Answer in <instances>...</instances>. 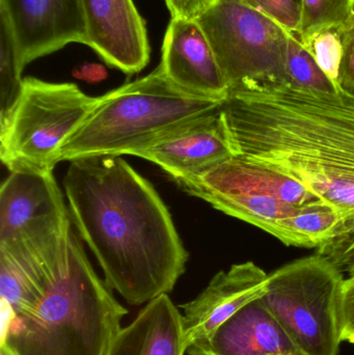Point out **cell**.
Returning <instances> with one entry per match:
<instances>
[{"label":"cell","instance_id":"1","mask_svg":"<svg viewBox=\"0 0 354 355\" xmlns=\"http://www.w3.org/2000/svg\"><path fill=\"white\" fill-rule=\"evenodd\" d=\"M220 114L234 157L297 180L338 213L336 237L316 252L341 270L354 257V94L251 81Z\"/></svg>","mask_w":354,"mask_h":355},{"label":"cell","instance_id":"2","mask_svg":"<svg viewBox=\"0 0 354 355\" xmlns=\"http://www.w3.org/2000/svg\"><path fill=\"white\" fill-rule=\"evenodd\" d=\"M69 162L64 187L71 218L108 287L136 306L170 293L188 252L153 185L121 156Z\"/></svg>","mask_w":354,"mask_h":355},{"label":"cell","instance_id":"3","mask_svg":"<svg viewBox=\"0 0 354 355\" xmlns=\"http://www.w3.org/2000/svg\"><path fill=\"white\" fill-rule=\"evenodd\" d=\"M1 355H107L128 314L73 234L68 267L41 275L0 256Z\"/></svg>","mask_w":354,"mask_h":355},{"label":"cell","instance_id":"4","mask_svg":"<svg viewBox=\"0 0 354 355\" xmlns=\"http://www.w3.org/2000/svg\"><path fill=\"white\" fill-rule=\"evenodd\" d=\"M224 100L187 93L156 68L100 97L99 103L62 150V162L130 155L163 133L220 110Z\"/></svg>","mask_w":354,"mask_h":355},{"label":"cell","instance_id":"5","mask_svg":"<svg viewBox=\"0 0 354 355\" xmlns=\"http://www.w3.org/2000/svg\"><path fill=\"white\" fill-rule=\"evenodd\" d=\"M100 97L70 83L25 77L12 105L0 114V159L10 173L51 174L62 148L82 126Z\"/></svg>","mask_w":354,"mask_h":355},{"label":"cell","instance_id":"6","mask_svg":"<svg viewBox=\"0 0 354 355\" xmlns=\"http://www.w3.org/2000/svg\"><path fill=\"white\" fill-rule=\"evenodd\" d=\"M344 273L315 254L268 275L261 302L306 355H338Z\"/></svg>","mask_w":354,"mask_h":355},{"label":"cell","instance_id":"7","mask_svg":"<svg viewBox=\"0 0 354 355\" xmlns=\"http://www.w3.org/2000/svg\"><path fill=\"white\" fill-rule=\"evenodd\" d=\"M71 219L53 173H10L0 188V254L37 270L66 268Z\"/></svg>","mask_w":354,"mask_h":355},{"label":"cell","instance_id":"8","mask_svg":"<svg viewBox=\"0 0 354 355\" xmlns=\"http://www.w3.org/2000/svg\"><path fill=\"white\" fill-rule=\"evenodd\" d=\"M197 21L229 91L251 81L288 83L290 31L282 25L237 0H218Z\"/></svg>","mask_w":354,"mask_h":355},{"label":"cell","instance_id":"9","mask_svg":"<svg viewBox=\"0 0 354 355\" xmlns=\"http://www.w3.org/2000/svg\"><path fill=\"white\" fill-rule=\"evenodd\" d=\"M174 181L186 193L274 237L278 223L297 208L285 204L297 192L292 178L234 156L201 174Z\"/></svg>","mask_w":354,"mask_h":355},{"label":"cell","instance_id":"10","mask_svg":"<svg viewBox=\"0 0 354 355\" xmlns=\"http://www.w3.org/2000/svg\"><path fill=\"white\" fill-rule=\"evenodd\" d=\"M0 21L12 35L21 73L69 44L87 45L79 0H0Z\"/></svg>","mask_w":354,"mask_h":355},{"label":"cell","instance_id":"11","mask_svg":"<svg viewBox=\"0 0 354 355\" xmlns=\"http://www.w3.org/2000/svg\"><path fill=\"white\" fill-rule=\"evenodd\" d=\"M87 45L105 64L128 75L148 66L151 46L147 22L133 0H79Z\"/></svg>","mask_w":354,"mask_h":355},{"label":"cell","instance_id":"12","mask_svg":"<svg viewBox=\"0 0 354 355\" xmlns=\"http://www.w3.org/2000/svg\"><path fill=\"white\" fill-rule=\"evenodd\" d=\"M172 180L193 176L233 157L220 110L193 119L135 150Z\"/></svg>","mask_w":354,"mask_h":355},{"label":"cell","instance_id":"13","mask_svg":"<svg viewBox=\"0 0 354 355\" xmlns=\"http://www.w3.org/2000/svg\"><path fill=\"white\" fill-rule=\"evenodd\" d=\"M267 281V273L254 262L216 273L197 298L181 306L187 348L208 339L240 309L262 297Z\"/></svg>","mask_w":354,"mask_h":355},{"label":"cell","instance_id":"14","mask_svg":"<svg viewBox=\"0 0 354 355\" xmlns=\"http://www.w3.org/2000/svg\"><path fill=\"white\" fill-rule=\"evenodd\" d=\"M158 68L170 83L187 93L216 100L228 96L226 79L197 20L170 18Z\"/></svg>","mask_w":354,"mask_h":355},{"label":"cell","instance_id":"15","mask_svg":"<svg viewBox=\"0 0 354 355\" xmlns=\"http://www.w3.org/2000/svg\"><path fill=\"white\" fill-rule=\"evenodd\" d=\"M188 355H306L261 302H249L208 339L187 348Z\"/></svg>","mask_w":354,"mask_h":355},{"label":"cell","instance_id":"16","mask_svg":"<svg viewBox=\"0 0 354 355\" xmlns=\"http://www.w3.org/2000/svg\"><path fill=\"white\" fill-rule=\"evenodd\" d=\"M186 350L182 314L163 294L122 329L107 355H184Z\"/></svg>","mask_w":354,"mask_h":355},{"label":"cell","instance_id":"17","mask_svg":"<svg viewBox=\"0 0 354 355\" xmlns=\"http://www.w3.org/2000/svg\"><path fill=\"white\" fill-rule=\"evenodd\" d=\"M340 217L326 202L297 207L290 216L278 223L276 239L288 246L321 250L336 237Z\"/></svg>","mask_w":354,"mask_h":355},{"label":"cell","instance_id":"18","mask_svg":"<svg viewBox=\"0 0 354 355\" xmlns=\"http://www.w3.org/2000/svg\"><path fill=\"white\" fill-rule=\"evenodd\" d=\"M354 19V0H301L297 35L307 44L326 31H343Z\"/></svg>","mask_w":354,"mask_h":355},{"label":"cell","instance_id":"19","mask_svg":"<svg viewBox=\"0 0 354 355\" xmlns=\"http://www.w3.org/2000/svg\"><path fill=\"white\" fill-rule=\"evenodd\" d=\"M287 77V83L301 89L330 94L343 89L340 83L333 80L322 71L307 46L299 35L292 33H289Z\"/></svg>","mask_w":354,"mask_h":355},{"label":"cell","instance_id":"20","mask_svg":"<svg viewBox=\"0 0 354 355\" xmlns=\"http://www.w3.org/2000/svg\"><path fill=\"white\" fill-rule=\"evenodd\" d=\"M22 73L17 66L12 35L0 21V114L6 112L18 96Z\"/></svg>","mask_w":354,"mask_h":355},{"label":"cell","instance_id":"21","mask_svg":"<svg viewBox=\"0 0 354 355\" xmlns=\"http://www.w3.org/2000/svg\"><path fill=\"white\" fill-rule=\"evenodd\" d=\"M305 45L322 71L333 80L339 83L343 58L342 31H322Z\"/></svg>","mask_w":354,"mask_h":355},{"label":"cell","instance_id":"22","mask_svg":"<svg viewBox=\"0 0 354 355\" xmlns=\"http://www.w3.org/2000/svg\"><path fill=\"white\" fill-rule=\"evenodd\" d=\"M297 35L301 23V0H237Z\"/></svg>","mask_w":354,"mask_h":355},{"label":"cell","instance_id":"23","mask_svg":"<svg viewBox=\"0 0 354 355\" xmlns=\"http://www.w3.org/2000/svg\"><path fill=\"white\" fill-rule=\"evenodd\" d=\"M343 58L339 83L345 91L354 94V19L342 31Z\"/></svg>","mask_w":354,"mask_h":355},{"label":"cell","instance_id":"24","mask_svg":"<svg viewBox=\"0 0 354 355\" xmlns=\"http://www.w3.org/2000/svg\"><path fill=\"white\" fill-rule=\"evenodd\" d=\"M172 18L197 20L218 0H164Z\"/></svg>","mask_w":354,"mask_h":355},{"label":"cell","instance_id":"25","mask_svg":"<svg viewBox=\"0 0 354 355\" xmlns=\"http://www.w3.org/2000/svg\"><path fill=\"white\" fill-rule=\"evenodd\" d=\"M341 310H342V340L354 344V275L345 279Z\"/></svg>","mask_w":354,"mask_h":355},{"label":"cell","instance_id":"26","mask_svg":"<svg viewBox=\"0 0 354 355\" xmlns=\"http://www.w3.org/2000/svg\"><path fill=\"white\" fill-rule=\"evenodd\" d=\"M74 76L87 83H99L107 77V72L101 64H87L77 69L74 72Z\"/></svg>","mask_w":354,"mask_h":355},{"label":"cell","instance_id":"27","mask_svg":"<svg viewBox=\"0 0 354 355\" xmlns=\"http://www.w3.org/2000/svg\"><path fill=\"white\" fill-rule=\"evenodd\" d=\"M341 271H342L343 273H347L348 277L354 275V257L351 258L348 262L345 263L344 266L341 268Z\"/></svg>","mask_w":354,"mask_h":355}]
</instances>
